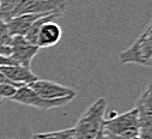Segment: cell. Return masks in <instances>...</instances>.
<instances>
[{
  "mask_svg": "<svg viewBox=\"0 0 152 139\" xmlns=\"http://www.w3.org/2000/svg\"><path fill=\"white\" fill-rule=\"evenodd\" d=\"M11 41H12V36L7 28V22L0 17V46L10 47Z\"/></svg>",
  "mask_w": 152,
  "mask_h": 139,
  "instance_id": "obj_12",
  "label": "cell"
},
{
  "mask_svg": "<svg viewBox=\"0 0 152 139\" xmlns=\"http://www.w3.org/2000/svg\"><path fill=\"white\" fill-rule=\"evenodd\" d=\"M0 72H1L7 79H10L12 83L23 86V85H29L30 83L39 79L31 68L23 67L19 65H4L0 66Z\"/></svg>",
  "mask_w": 152,
  "mask_h": 139,
  "instance_id": "obj_9",
  "label": "cell"
},
{
  "mask_svg": "<svg viewBox=\"0 0 152 139\" xmlns=\"http://www.w3.org/2000/svg\"><path fill=\"white\" fill-rule=\"evenodd\" d=\"M34 92H36L40 97L46 99H58L64 97H75L77 91L69 86L61 85L59 83L46 80V79H37L28 85Z\"/></svg>",
  "mask_w": 152,
  "mask_h": 139,
  "instance_id": "obj_7",
  "label": "cell"
},
{
  "mask_svg": "<svg viewBox=\"0 0 152 139\" xmlns=\"http://www.w3.org/2000/svg\"><path fill=\"white\" fill-rule=\"evenodd\" d=\"M120 61L122 65L135 64L145 67L152 66V25L151 24L146 26V29L139 35V37L128 49L120 53Z\"/></svg>",
  "mask_w": 152,
  "mask_h": 139,
  "instance_id": "obj_2",
  "label": "cell"
},
{
  "mask_svg": "<svg viewBox=\"0 0 152 139\" xmlns=\"http://www.w3.org/2000/svg\"><path fill=\"white\" fill-rule=\"evenodd\" d=\"M107 101L98 98L83 113L73 127V139H94L103 127Z\"/></svg>",
  "mask_w": 152,
  "mask_h": 139,
  "instance_id": "obj_1",
  "label": "cell"
},
{
  "mask_svg": "<svg viewBox=\"0 0 152 139\" xmlns=\"http://www.w3.org/2000/svg\"><path fill=\"white\" fill-rule=\"evenodd\" d=\"M10 54H11V48L10 47L0 46V55H1V56H9L10 58Z\"/></svg>",
  "mask_w": 152,
  "mask_h": 139,
  "instance_id": "obj_17",
  "label": "cell"
},
{
  "mask_svg": "<svg viewBox=\"0 0 152 139\" xmlns=\"http://www.w3.org/2000/svg\"><path fill=\"white\" fill-rule=\"evenodd\" d=\"M30 139H39V137H37V134H34V135H32Z\"/></svg>",
  "mask_w": 152,
  "mask_h": 139,
  "instance_id": "obj_19",
  "label": "cell"
},
{
  "mask_svg": "<svg viewBox=\"0 0 152 139\" xmlns=\"http://www.w3.org/2000/svg\"><path fill=\"white\" fill-rule=\"evenodd\" d=\"M4 65H17L13 60H11L9 56H1L0 55V66H4Z\"/></svg>",
  "mask_w": 152,
  "mask_h": 139,
  "instance_id": "obj_15",
  "label": "cell"
},
{
  "mask_svg": "<svg viewBox=\"0 0 152 139\" xmlns=\"http://www.w3.org/2000/svg\"><path fill=\"white\" fill-rule=\"evenodd\" d=\"M45 15L47 13H29L11 18L10 20H7V28L11 36H25L26 31L32 25V23Z\"/></svg>",
  "mask_w": 152,
  "mask_h": 139,
  "instance_id": "obj_10",
  "label": "cell"
},
{
  "mask_svg": "<svg viewBox=\"0 0 152 139\" xmlns=\"http://www.w3.org/2000/svg\"><path fill=\"white\" fill-rule=\"evenodd\" d=\"M66 6V0H17L7 20L20 15L64 12Z\"/></svg>",
  "mask_w": 152,
  "mask_h": 139,
  "instance_id": "obj_5",
  "label": "cell"
},
{
  "mask_svg": "<svg viewBox=\"0 0 152 139\" xmlns=\"http://www.w3.org/2000/svg\"><path fill=\"white\" fill-rule=\"evenodd\" d=\"M10 48H11L10 59L13 60L17 65L28 68H30L31 61L40 52L39 47L28 42L24 39V36H12Z\"/></svg>",
  "mask_w": 152,
  "mask_h": 139,
  "instance_id": "obj_8",
  "label": "cell"
},
{
  "mask_svg": "<svg viewBox=\"0 0 152 139\" xmlns=\"http://www.w3.org/2000/svg\"><path fill=\"white\" fill-rule=\"evenodd\" d=\"M0 84H5V85H12V86H15V88H20L19 85H17V84H15V83H12L10 79H7L1 72H0Z\"/></svg>",
  "mask_w": 152,
  "mask_h": 139,
  "instance_id": "obj_14",
  "label": "cell"
},
{
  "mask_svg": "<svg viewBox=\"0 0 152 139\" xmlns=\"http://www.w3.org/2000/svg\"><path fill=\"white\" fill-rule=\"evenodd\" d=\"M103 132H104V131H103ZM103 139H140V138H139V137H135V138H124V137L114 135V134H109V133H105V132H104Z\"/></svg>",
  "mask_w": 152,
  "mask_h": 139,
  "instance_id": "obj_16",
  "label": "cell"
},
{
  "mask_svg": "<svg viewBox=\"0 0 152 139\" xmlns=\"http://www.w3.org/2000/svg\"><path fill=\"white\" fill-rule=\"evenodd\" d=\"M37 137H39V139H73V127L54 132L39 133Z\"/></svg>",
  "mask_w": 152,
  "mask_h": 139,
  "instance_id": "obj_11",
  "label": "cell"
},
{
  "mask_svg": "<svg viewBox=\"0 0 152 139\" xmlns=\"http://www.w3.org/2000/svg\"><path fill=\"white\" fill-rule=\"evenodd\" d=\"M103 131L109 134L119 135L124 138H135L139 135V124H138V113L133 108L128 112H125L118 116L104 119Z\"/></svg>",
  "mask_w": 152,
  "mask_h": 139,
  "instance_id": "obj_3",
  "label": "cell"
},
{
  "mask_svg": "<svg viewBox=\"0 0 152 139\" xmlns=\"http://www.w3.org/2000/svg\"><path fill=\"white\" fill-rule=\"evenodd\" d=\"M17 88L12 85H5L0 84V102L1 101H10V98L15 95Z\"/></svg>",
  "mask_w": 152,
  "mask_h": 139,
  "instance_id": "obj_13",
  "label": "cell"
},
{
  "mask_svg": "<svg viewBox=\"0 0 152 139\" xmlns=\"http://www.w3.org/2000/svg\"><path fill=\"white\" fill-rule=\"evenodd\" d=\"M103 137H104V132H103V127L101 128V131L98 132V134L94 138V139H103Z\"/></svg>",
  "mask_w": 152,
  "mask_h": 139,
  "instance_id": "obj_18",
  "label": "cell"
},
{
  "mask_svg": "<svg viewBox=\"0 0 152 139\" xmlns=\"http://www.w3.org/2000/svg\"><path fill=\"white\" fill-rule=\"evenodd\" d=\"M138 113L139 138L152 139V86L148 83L139 96L135 107Z\"/></svg>",
  "mask_w": 152,
  "mask_h": 139,
  "instance_id": "obj_6",
  "label": "cell"
},
{
  "mask_svg": "<svg viewBox=\"0 0 152 139\" xmlns=\"http://www.w3.org/2000/svg\"><path fill=\"white\" fill-rule=\"evenodd\" d=\"M73 99H74V97L46 99V98L40 97L36 92H34L28 85H23V86L18 88L16 90L15 95L10 98V101H12V102L24 104V106H28V107H32L39 110H49V109L64 107L66 104H68L69 102H72Z\"/></svg>",
  "mask_w": 152,
  "mask_h": 139,
  "instance_id": "obj_4",
  "label": "cell"
}]
</instances>
